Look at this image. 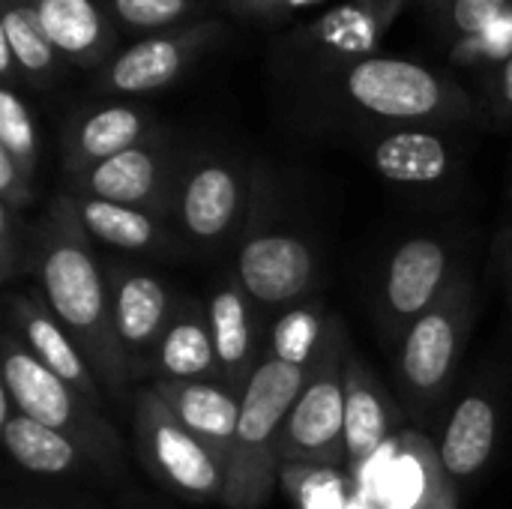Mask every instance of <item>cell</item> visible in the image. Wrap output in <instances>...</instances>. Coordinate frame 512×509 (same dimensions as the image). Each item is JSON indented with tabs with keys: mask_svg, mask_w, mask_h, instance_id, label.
I'll list each match as a JSON object with an SVG mask.
<instances>
[{
	"mask_svg": "<svg viewBox=\"0 0 512 509\" xmlns=\"http://www.w3.org/2000/svg\"><path fill=\"white\" fill-rule=\"evenodd\" d=\"M486 111L492 123H512V57L486 75Z\"/></svg>",
	"mask_w": 512,
	"mask_h": 509,
	"instance_id": "34",
	"label": "cell"
},
{
	"mask_svg": "<svg viewBox=\"0 0 512 509\" xmlns=\"http://www.w3.org/2000/svg\"><path fill=\"white\" fill-rule=\"evenodd\" d=\"M510 225H512V171H510Z\"/></svg>",
	"mask_w": 512,
	"mask_h": 509,
	"instance_id": "39",
	"label": "cell"
},
{
	"mask_svg": "<svg viewBox=\"0 0 512 509\" xmlns=\"http://www.w3.org/2000/svg\"><path fill=\"white\" fill-rule=\"evenodd\" d=\"M150 387L228 471L240 423V393H234L222 381H150Z\"/></svg>",
	"mask_w": 512,
	"mask_h": 509,
	"instance_id": "21",
	"label": "cell"
},
{
	"mask_svg": "<svg viewBox=\"0 0 512 509\" xmlns=\"http://www.w3.org/2000/svg\"><path fill=\"white\" fill-rule=\"evenodd\" d=\"M0 438L12 462L30 474L57 477V474L81 471L84 465H90V459L75 441L18 414L3 390H0Z\"/></svg>",
	"mask_w": 512,
	"mask_h": 509,
	"instance_id": "25",
	"label": "cell"
},
{
	"mask_svg": "<svg viewBox=\"0 0 512 509\" xmlns=\"http://www.w3.org/2000/svg\"><path fill=\"white\" fill-rule=\"evenodd\" d=\"M441 129L444 126L375 129L366 141V159L387 183L435 189L456 174V147Z\"/></svg>",
	"mask_w": 512,
	"mask_h": 509,
	"instance_id": "16",
	"label": "cell"
},
{
	"mask_svg": "<svg viewBox=\"0 0 512 509\" xmlns=\"http://www.w3.org/2000/svg\"><path fill=\"white\" fill-rule=\"evenodd\" d=\"M309 363L264 354L240 396V423L228 459L222 507L258 509L267 504L282 465V435L303 393Z\"/></svg>",
	"mask_w": 512,
	"mask_h": 509,
	"instance_id": "3",
	"label": "cell"
},
{
	"mask_svg": "<svg viewBox=\"0 0 512 509\" xmlns=\"http://www.w3.org/2000/svg\"><path fill=\"white\" fill-rule=\"evenodd\" d=\"M510 6L512 0H429L435 24L450 45L483 33Z\"/></svg>",
	"mask_w": 512,
	"mask_h": 509,
	"instance_id": "29",
	"label": "cell"
},
{
	"mask_svg": "<svg viewBox=\"0 0 512 509\" xmlns=\"http://www.w3.org/2000/svg\"><path fill=\"white\" fill-rule=\"evenodd\" d=\"M492 255H495V267L504 279V288H507V297H510L512 306V225L507 222L498 237H495V246H492Z\"/></svg>",
	"mask_w": 512,
	"mask_h": 509,
	"instance_id": "36",
	"label": "cell"
},
{
	"mask_svg": "<svg viewBox=\"0 0 512 509\" xmlns=\"http://www.w3.org/2000/svg\"><path fill=\"white\" fill-rule=\"evenodd\" d=\"M279 183L270 168L258 162V192L252 219L240 240L237 279L258 312L294 309L309 303L318 279V255L309 237L291 228L279 210Z\"/></svg>",
	"mask_w": 512,
	"mask_h": 509,
	"instance_id": "4",
	"label": "cell"
},
{
	"mask_svg": "<svg viewBox=\"0 0 512 509\" xmlns=\"http://www.w3.org/2000/svg\"><path fill=\"white\" fill-rule=\"evenodd\" d=\"M132 432L141 465L162 486L195 501L222 504L228 477L225 465L210 456L150 384L132 393Z\"/></svg>",
	"mask_w": 512,
	"mask_h": 509,
	"instance_id": "8",
	"label": "cell"
},
{
	"mask_svg": "<svg viewBox=\"0 0 512 509\" xmlns=\"http://www.w3.org/2000/svg\"><path fill=\"white\" fill-rule=\"evenodd\" d=\"M204 309L222 369V384L243 396L249 378L264 360L258 354V309L240 285L237 273L213 285Z\"/></svg>",
	"mask_w": 512,
	"mask_h": 509,
	"instance_id": "18",
	"label": "cell"
},
{
	"mask_svg": "<svg viewBox=\"0 0 512 509\" xmlns=\"http://www.w3.org/2000/svg\"><path fill=\"white\" fill-rule=\"evenodd\" d=\"M33 198H36V183H30L18 168V162L0 147V204H9L18 213H24V207H30Z\"/></svg>",
	"mask_w": 512,
	"mask_h": 509,
	"instance_id": "33",
	"label": "cell"
},
{
	"mask_svg": "<svg viewBox=\"0 0 512 509\" xmlns=\"http://www.w3.org/2000/svg\"><path fill=\"white\" fill-rule=\"evenodd\" d=\"M396 429V408L372 369L348 345L345 354V462L360 477L372 459L390 444Z\"/></svg>",
	"mask_w": 512,
	"mask_h": 509,
	"instance_id": "20",
	"label": "cell"
},
{
	"mask_svg": "<svg viewBox=\"0 0 512 509\" xmlns=\"http://www.w3.org/2000/svg\"><path fill=\"white\" fill-rule=\"evenodd\" d=\"M348 333L327 315L321 342L309 360V375L282 435V465L336 468L345 462V354Z\"/></svg>",
	"mask_w": 512,
	"mask_h": 509,
	"instance_id": "7",
	"label": "cell"
},
{
	"mask_svg": "<svg viewBox=\"0 0 512 509\" xmlns=\"http://www.w3.org/2000/svg\"><path fill=\"white\" fill-rule=\"evenodd\" d=\"M153 381H222L204 303L180 294L150 363Z\"/></svg>",
	"mask_w": 512,
	"mask_h": 509,
	"instance_id": "23",
	"label": "cell"
},
{
	"mask_svg": "<svg viewBox=\"0 0 512 509\" xmlns=\"http://www.w3.org/2000/svg\"><path fill=\"white\" fill-rule=\"evenodd\" d=\"M450 57L459 66L486 69V72H495L501 63H507L512 57V6L507 12H501L483 33L456 42Z\"/></svg>",
	"mask_w": 512,
	"mask_h": 509,
	"instance_id": "31",
	"label": "cell"
},
{
	"mask_svg": "<svg viewBox=\"0 0 512 509\" xmlns=\"http://www.w3.org/2000/svg\"><path fill=\"white\" fill-rule=\"evenodd\" d=\"M6 315H9V330L30 348V354L48 366L63 384L78 390L84 399L93 405L105 408V393L78 351V345L69 339V333L60 327V321L51 315L48 306H42L36 297L24 291H6Z\"/></svg>",
	"mask_w": 512,
	"mask_h": 509,
	"instance_id": "17",
	"label": "cell"
},
{
	"mask_svg": "<svg viewBox=\"0 0 512 509\" xmlns=\"http://www.w3.org/2000/svg\"><path fill=\"white\" fill-rule=\"evenodd\" d=\"M111 288L114 333L123 348L129 378L150 375L159 339L177 309V291H171L156 273L135 264H111L105 270Z\"/></svg>",
	"mask_w": 512,
	"mask_h": 509,
	"instance_id": "14",
	"label": "cell"
},
{
	"mask_svg": "<svg viewBox=\"0 0 512 509\" xmlns=\"http://www.w3.org/2000/svg\"><path fill=\"white\" fill-rule=\"evenodd\" d=\"M60 57L78 69H102L120 51V30L99 0H27Z\"/></svg>",
	"mask_w": 512,
	"mask_h": 509,
	"instance_id": "19",
	"label": "cell"
},
{
	"mask_svg": "<svg viewBox=\"0 0 512 509\" xmlns=\"http://www.w3.org/2000/svg\"><path fill=\"white\" fill-rule=\"evenodd\" d=\"M324 96L375 129L456 126L477 120L471 93L447 72L408 60L372 54L315 75Z\"/></svg>",
	"mask_w": 512,
	"mask_h": 509,
	"instance_id": "2",
	"label": "cell"
},
{
	"mask_svg": "<svg viewBox=\"0 0 512 509\" xmlns=\"http://www.w3.org/2000/svg\"><path fill=\"white\" fill-rule=\"evenodd\" d=\"M231 15L243 18V21H261V24H273V9L276 0H219Z\"/></svg>",
	"mask_w": 512,
	"mask_h": 509,
	"instance_id": "35",
	"label": "cell"
},
{
	"mask_svg": "<svg viewBox=\"0 0 512 509\" xmlns=\"http://www.w3.org/2000/svg\"><path fill=\"white\" fill-rule=\"evenodd\" d=\"M117 30L141 36L195 24L204 15V0H99Z\"/></svg>",
	"mask_w": 512,
	"mask_h": 509,
	"instance_id": "27",
	"label": "cell"
},
{
	"mask_svg": "<svg viewBox=\"0 0 512 509\" xmlns=\"http://www.w3.org/2000/svg\"><path fill=\"white\" fill-rule=\"evenodd\" d=\"M30 270L51 315L90 363L102 393L114 405H123L132 378L114 333L108 276L66 189L48 201L45 216L30 234Z\"/></svg>",
	"mask_w": 512,
	"mask_h": 509,
	"instance_id": "1",
	"label": "cell"
},
{
	"mask_svg": "<svg viewBox=\"0 0 512 509\" xmlns=\"http://www.w3.org/2000/svg\"><path fill=\"white\" fill-rule=\"evenodd\" d=\"M315 3H321V0H285L282 18H291L294 12H303V9H309V6H315Z\"/></svg>",
	"mask_w": 512,
	"mask_h": 509,
	"instance_id": "37",
	"label": "cell"
},
{
	"mask_svg": "<svg viewBox=\"0 0 512 509\" xmlns=\"http://www.w3.org/2000/svg\"><path fill=\"white\" fill-rule=\"evenodd\" d=\"M258 192V162L225 150H189L171 225L183 246L204 252L225 249L234 240H243L252 219Z\"/></svg>",
	"mask_w": 512,
	"mask_h": 509,
	"instance_id": "6",
	"label": "cell"
},
{
	"mask_svg": "<svg viewBox=\"0 0 512 509\" xmlns=\"http://www.w3.org/2000/svg\"><path fill=\"white\" fill-rule=\"evenodd\" d=\"M408 0H345L288 36V51L312 75L372 57Z\"/></svg>",
	"mask_w": 512,
	"mask_h": 509,
	"instance_id": "12",
	"label": "cell"
},
{
	"mask_svg": "<svg viewBox=\"0 0 512 509\" xmlns=\"http://www.w3.org/2000/svg\"><path fill=\"white\" fill-rule=\"evenodd\" d=\"M471 321H474V288L471 279L459 273L450 294L432 312L414 321L411 330L402 336L399 378L414 399L432 402L441 393H447L462 348L468 342Z\"/></svg>",
	"mask_w": 512,
	"mask_h": 509,
	"instance_id": "11",
	"label": "cell"
},
{
	"mask_svg": "<svg viewBox=\"0 0 512 509\" xmlns=\"http://www.w3.org/2000/svg\"><path fill=\"white\" fill-rule=\"evenodd\" d=\"M24 213H18L9 204H0V276L6 285H12V279L21 273L24 258L30 261V243L27 240V228H24Z\"/></svg>",
	"mask_w": 512,
	"mask_h": 509,
	"instance_id": "32",
	"label": "cell"
},
{
	"mask_svg": "<svg viewBox=\"0 0 512 509\" xmlns=\"http://www.w3.org/2000/svg\"><path fill=\"white\" fill-rule=\"evenodd\" d=\"M417 509H453V507H438L435 501H426V504H420V507H417Z\"/></svg>",
	"mask_w": 512,
	"mask_h": 509,
	"instance_id": "38",
	"label": "cell"
},
{
	"mask_svg": "<svg viewBox=\"0 0 512 509\" xmlns=\"http://www.w3.org/2000/svg\"><path fill=\"white\" fill-rule=\"evenodd\" d=\"M498 429V402L483 390L468 393L453 408L438 444V465L447 483H468L489 468L498 444Z\"/></svg>",
	"mask_w": 512,
	"mask_h": 509,
	"instance_id": "22",
	"label": "cell"
},
{
	"mask_svg": "<svg viewBox=\"0 0 512 509\" xmlns=\"http://www.w3.org/2000/svg\"><path fill=\"white\" fill-rule=\"evenodd\" d=\"M162 126L156 114L132 99L84 102L72 108L60 129L63 177L78 174L96 162H105L141 141L159 135Z\"/></svg>",
	"mask_w": 512,
	"mask_h": 509,
	"instance_id": "15",
	"label": "cell"
},
{
	"mask_svg": "<svg viewBox=\"0 0 512 509\" xmlns=\"http://www.w3.org/2000/svg\"><path fill=\"white\" fill-rule=\"evenodd\" d=\"M0 147L18 162L24 177L36 183L39 168V132L33 120V108L18 93V87H0Z\"/></svg>",
	"mask_w": 512,
	"mask_h": 509,
	"instance_id": "28",
	"label": "cell"
},
{
	"mask_svg": "<svg viewBox=\"0 0 512 509\" xmlns=\"http://www.w3.org/2000/svg\"><path fill=\"white\" fill-rule=\"evenodd\" d=\"M0 348H3V393L12 402V408L75 441L99 474L117 477L123 468L120 462L123 447L117 429L108 423L102 408L84 399L69 384H63L48 366H42L12 330L3 333Z\"/></svg>",
	"mask_w": 512,
	"mask_h": 509,
	"instance_id": "5",
	"label": "cell"
},
{
	"mask_svg": "<svg viewBox=\"0 0 512 509\" xmlns=\"http://www.w3.org/2000/svg\"><path fill=\"white\" fill-rule=\"evenodd\" d=\"M321 306L315 303H303V306H294L291 315L285 312V318L276 324V342H273V351L276 357L282 360H291V363H309L318 342H321V333H324V321L327 315H318Z\"/></svg>",
	"mask_w": 512,
	"mask_h": 509,
	"instance_id": "30",
	"label": "cell"
},
{
	"mask_svg": "<svg viewBox=\"0 0 512 509\" xmlns=\"http://www.w3.org/2000/svg\"><path fill=\"white\" fill-rule=\"evenodd\" d=\"M186 156L189 150L162 129L150 141H141L78 174H66V192L171 219Z\"/></svg>",
	"mask_w": 512,
	"mask_h": 509,
	"instance_id": "9",
	"label": "cell"
},
{
	"mask_svg": "<svg viewBox=\"0 0 512 509\" xmlns=\"http://www.w3.org/2000/svg\"><path fill=\"white\" fill-rule=\"evenodd\" d=\"M0 42L12 51L21 81L36 90H51L69 66L27 0H0Z\"/></svg>",
	"mask_w": 512,
	"mask_h": 509,
	"instance_id": "26",
	"label": "cell"
},
{
	"mask_svg": "<svg viewBox=\"0 0 512 509\" xmlns=\"http://www.w3.org/2000/svg\"><path fill=\"white\" fill-rule=\"evenodd\" d=\"M72 201L93 243H102L129 255H174L183 246L171 219L165 216H156L138 207L99 201V198H81V195H72Z\"/></svg>",
	"mask_w": 512,
	"mask_h": 509,
	"instance_id": "24",
	"label": "cell"
},
{
	"mask_svg": "<svg viewBox=\"0 0 512 509\" xmlns=\"http://www.w3.org/2000/svg\"><path fill=\"white\" fill-rule=\"evenodd\" d=\"M225 39V24L219 18H201L186 27L141 36L120 48L93 81L99 96H144L174 87L207 51Z\"/></svg>",
	"mask_w": 512,
	"mask_h": 509,
	"instance_id": "10",
	"label": "cell"
},
{
	"mask_svg": "<svg viewBox=\"0 0 512 509\" xmlns=\"http://www.w3.org/2000/svg\"><path fill=\"white\" fill-rule=\"evenodd\" d=\"M459 279L453 249L438 237H411L399 243L381 285V321L393 339H402L414 321L432 312Z\"/></svg>",
	"mask_w": 512,
	"mask_h": 509,
	"instance_id": "13",
	"label": "cell"
}]
</instances>
